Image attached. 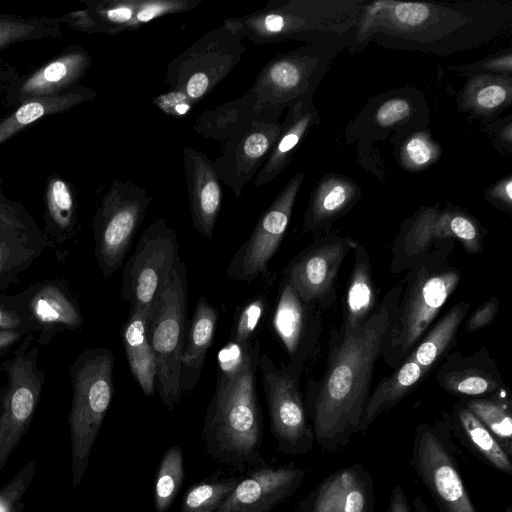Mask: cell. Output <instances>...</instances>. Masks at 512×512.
<instances>
[{
    "label": "cell",
    "mask_w": 512,
    "mask_h": 512,
    "mask_svg": "<svg viewBox=\"0 0 512 512\" xmlns=\"http://www.w3.org/2000/svg\"><path fill=\"white\" fill-rule=\"evenodd\" d=\"M38 334L37 343L48 346L55 335L76 332L83 326L80 305L63 278L30 283L15 294Z\"/></svg>",
    "instance_id": "17"
},
{
    "label": "cell",
    "mask_w": 512,
    "mask_h": 512,
    "mask_svg": "<svg viewBox=\"0 0 512 512\" xmlns=\"http://www.w3.org/2000/svg\"><path fill=\"white\" fill-rule=\"evenodd\" d=\"M260 344L233 342L218 353L217 379L202 430L206 453L217 462L243 470L262 463L263 419L256 394Z\"/></svg>",
    "instance_id": "2"
},
{
    "label": "cell",
    "mask_w": 512,
    "mask_h": 512,
    "mask_svg": "<svg viewBox=\"0 0 512 512\" xmlns=\"http://www.w3.org/2000/svg\"><path fill=\"white\" fill-rule=\"evenodd\" d=\"M282 111H272L247 123L220 143L221 155L212 163L220 181L236 197L257 175L274 146L281 131Z\"/></svg>",
    "instance_id": "16"
},
{
    "label": "cell",
    "mask_w": 512,
    "mask_h": 512,
    "mask_svg": "<svg viewBox=\"0 0 512 512\" xmlns=\"http://www.w3.org/2000/svg\"><path fill=\"white\" fill-rule=\"evenodd\" d=\"M470 303L460 301L453 305L425 333L406 359L414 361L428 375L449 353L456 341L459 328L467 316Z\"/></svg>",
    "instance_id": "33"
},
{
    "label": "cell",
    "mask_w": 512,
    "mask_h": 512,
    "mask_svg": "<svg viewBox=\"0 0 512 512\" xmlns=\"http://www.w3.org/2000/svg\"><path fill=\"white\" fill-rule=\"evenodd\" d=\"M437 223L444 240H458L470 254L483 251L484 230L468 214L457 209L439 211Z\"/></svg>",
    "instance_id": "40"
},
{
    "label": "cell",
    "mask_w": 512,
    "mask_h": 512,
    "mask_svg": "<svg viewBox=\"0 0 512 512\" xmlns=\"http://www.w3.org/2000/svg\"><path fill=\"white\" fill-rule=\"evenodd\" d=\"M150 312V309L130 308L121 329L130 371L146 396L153 394L156 381V362L149 340Z\"/></svg>",
    "instance_id": "27"
},
{
    "label": "cell",
    "mask_w": 512,
    "mask_h": 512,
    "mask_svg": "<svg viewBox=\"0 0 512 512\" xmlns=\"http://www.w3.org/2000/svg\"><path fill=\"white\" fill-rule=\"evenodd\" d=\"M183 167L195 229L211 238L222 205V182L206 154L183 148Z\"/></svg>",
    "instance_id": "22"
},
{
    "label": "cell",
    "mask_w": 512,
    "mask_h": 512,
    "mask_svg": "<svg viewBox=\"0 0 512 512\" xmlns=\"http://www.w3.org/2000/svg\"><path fill=\"white\" fill-rule=\"evenodd\" d=\"M139 0H89L86 8L96 21L99 33L115 35L134 30V16Z\"/></svg>",
    "instance_id": "41"
},
{
    "label": "cell",
    "mask_w": 512,
    "mask_h": 512,
    "mask_svg": "<svg viewBox=\"0 0 512 512\" xmlns=\"http://www.w3.org/2000/svg\"><path fill=\"white\" fill-rule=\"evenodd\" d=\"M414 505L416 512H429L427 506L419 496L414 498Z\"/></svg>",
    "instance_id": "58"
},
{
    "label": "cell",
    "mask_w": 512,
    "mask_h": 512,
    "mask_svg": "<svg viewBox=\"0 0 512 512\" xmlns=\"http://www.w3.org/2000/svg\"><path fill=\"white\" fill-rule=\"evenodd\" d=\"M16 77L14 69L0 60V92L5 91L10 82Z\"/></svg>",
    "instance_id": "57"
},
{
    "label": "cell",
    "mask_w": 512,
    "mask_h": 512,
    "mask_svg": "<svg viewBox=\"0 0 512 512\" xmlns=\"http://www.w3.org/2000/svg\"><path fill=\"white\" fill-rule=\"evenodd\" d=\"M60 24L56 17L0 15V50L20 42L57 38L62 33Z\"/></svg>",
    "instance_id": "38"
},
{
    "label": "cell",
    "mask_w": 512,
    "mask_h": 512,
    "mask_svg": "<svg viewBox=\"0 0 512 512\" xmlns=\"http://www.w3.org/2000/svg\"><path fill=\"white\" fill-rule=\"evenodd\" d=\"M354 263L343 300L341 330L361 326L378 307V292L372 278L368 251L357 242Z\"/></svg>",
    "instance_id": "28"
},
{
    "label": "cell",
    "mask_w": 512,
    "mask_h": 512,
    "mask_svg": "<svg viewBox=\"0 0 512 512\" xmlns=\"http://www.w3.org/2000/svg\"><path fill=\"white\" fill-rule=\"evenodd\" d=\"M451 432L441 419L420 423L411 464L440 512H477L460 475Z\"/></svg>",
    "instance_id": "9"
},
{
    "label": "cell",
    "mask_w": 512,
    "mask_h": 512,
    "mask_svg": "<svg viewBox=\"0 0 512 512\" xmlns=\"http://www.w3.org/2000/svg\"><path fill=\"white\" fill-rule=\"evenodd\" d=\"M258 369L278 450L290 456L306 454L315 440L300 391L303 371L288 365L278 367L264 353L260 354Z\"/></svg>",
    "instance_id": "10"
},
{
    "label": "cell",
    "mask_w": 512,
    "mask_h": 512,
    "mask_svg": "<svg viewBox=\"0 0 512 512\" xmlns=\"http://www.w3.org/2000/svg\"><path fill=\"white\" fill-rule=\"evenodd\" d=\"M154 105L171 116L184 115L195 106L184 94L172 90L155 97Z\"/></svg>",
    "instance_id": "51"
},
{
    "label": "cell",
    "mask_w": 512,
    "mask_h": 512,
    "mask_svg": "<svg viewBox=\"0 0 512 512\" xmlns=\"http://www.w3.org/2000/svg\"><path fill=\"white\" fill-rule=\"evenodd\" d=\"M184 478L183 453L180 446H170L158 467L154 485L156 512H166L179 492Z\"/></svg>",
    "instance_id": "39"
},
{
    "label": "cell",
    "mask_w": 512,
    "mask_h": 512,
    "mask_svg": "<svg viewBox=\"0 0 512 512\" xmlns=\"http://www.w3.org/2000/svg\"><path fill=\"white\" fill-rule=\"evenodd\" d=\"M323 71L324 59L315 48L278 54L263 66L249 90L236 101L251 111L284 109L310 99Z\"/></svg>",
    "instance_id": "11"
},
{
    "label": "cell",
    "mask_w": 512,
    "mask_h": 512,
    "mask_svg": "<svg viewBox=\"0 0 512 512\" xmlns=\"http://www.w3.org/2000/svg\"><path fill=\"white\" fill-rule=\"evenodd\" d=\"M239 479L205 481L192 486L185 494L179 512H214L235 488Z\"/></svg>",
    "instance_id": "42"
},
{
    "label": "cell",
    "mask_w": 512,
    "mask_h": 512,
    "mask_svg": "<svg viewBox=\"0 0 512 512\" xmlns=\"http://www.w3.org/2000/svg\"><path fill=\"white\" fill-rule=\"evenodd\" d=\"M488 199L502 209L512 208V178L507 176L497 182L489 191Z\"/></svg>",
    "instance_id": "53"
},
{
    "label": "cell",
    "mask_w": 512,
    "mask_h": 512,
    "mask_svg": "<svg viewBox=\"0 0 512 512\" xmlns=\"http://www.w3.org/2000/svg\"><path fill=\"white\" fill-rule=\"evenodd\" d=\"M317 121L318 113L310 99L299 101L288 107L287 115L281 122L280 134L256 175L255 187L270 183L288 166L296 148Z\"/></svg>",
    "instance_id": "24"
},
{
    "label": "cell",
    "mask_w": 512,
    "mask_h": 512,
    "mask_svg": "<svg viewBox=\"0 0 512 512\" xmlns=\"http://www.w3.org/2000/svg\"><path fill=\"white\" fill-rule=\"evenodd\" d=\"M474 67H479L488 72H497L501 75L505 73L507 76H510L512 71V56L511 53L497 56L474 65Z\"/></svg>",
    "instance_id": "54"
},
{
    "label": "cell",
    "mask_w": 512,
    "mask_h": 512,
    "mask_svg": "<svg viewBox=\"0 0 512 512\" xmlns=\"http://www.w3.org/2000/svg\"><path fill=\"white\" fill-rule=\"evenodd\" d=\"M115 359L109 348H87L69 367L72 402L68 415L72 487L77 488L88 467L91 451L113 394Z\"/></svg>",
    "instance_id": "4"
},
{
    "label": "cell",
    "mask_w": 512,
    "mask_h": 512,
    "mask_svg": "<svg viewBox=\"0 0 512 512\" xmlns=\"http://www.w3.org/2000/svg\"><path fill=\"white\" fill-rule=\"evenodd\" d=\"M396 297L394 286L361 326L330 333L324 372L309 380L303 396L314 440L325 450L336 451L359 433Z\"/></svg>",
    "instance_id": "1"
},
{
    "label": "cell",
    "mask_w": 512,
    "mask_h": 512,
    "mask_svg": "<svg viewBox=\"0 0 512 512\" xmlns=\"http://www.w3.org/2000/svg\"><path fill=\"white\" fill-rule=\"evenodd\" d=\"M200 2V0H139L134 16V29L161 16L192 10Z\"/></svg>",
    "instance_id": "47"
},
{
    "label": "cell",
    "mask_w": 512,
    "mask_h": 512,
    "mask_svg": "<svg viewBox=\"0 0 512 512\" xmlns=\"http://www.w3.org/2000/svg\"><path fill=\"white\" fill-rule=\"evenodd\" d=\"M357 242L347 236L329 235L300 251L284 270L301 300L318 310L329 309L336 299V282L342 263Z\"/></svg>",
    "instance_id": "14"
},
{
    "label": "cell",
    "mask_w": 512,
    "mask_h": 512,
    "mask_svg": "<svg viewBox=\"0 0 512 512\" xmlns=\"http://www.w3.org/2000/svg\"><path fill=\"white\" fill-rule=\"evenodd\" d=\"M31 333L15 347L11 358L0 362L6 375L0 387V474L27 433L40 402L45 372L38 367L39 349Z\"/></svg>",
    "instance_id": "6"
},
{
    "label": "cell",
    "mask_w": 512,
    "mask_h": 512,
    "mask_svg": "<svg viewBox=\"0 0 512 512\" xmlns=\"http://www.w3.org/2000/svg\"><path fill=\"white\" fill-rule=\"evenodd\" d=\"M388 512H411L402 487L399 485L393 488Z\"/></svg>",
    "instance_id": "56"
},
{
    "label": "cell",
    "mask_w": 512,
    "mask_h": 512,
    "mask_svg": "<svg viewBox=\"0 0 512 512\" xmlns=\"http://www.w3.org/2000/svg\"><path fill=\"white\" fill-rule=\"evenodd\" d=\"M511 96L510 76L480 73L466 84L462 105L473 112L488 115L510 104Z\"/></svg>",
    "instance_id": "37"
},
{
    "label": "cell",
    "mask_w": 512,
    "mask_h": 512,
    "mask_svg": "<svg viewBox=\"0 0 512 512\" xmlns=\"http://www.w3.org/2000/svg\"><path fill=\"white\" fill-rule=\"evenodd\" d=\"M18 329L35 333L16 295L0 293V330Z\"/></svg>",
    "instance_id": "48"
},
{
    "label": "cell",
    "mask_w": 512,
    "mask_h": 512,
    "mask_svg": "<svg viewBox=\"0 0 512 512\" xmlns=\"http://www.w3.org/2000/svg\"><path fill=\"white\" fill-rule=\"evenodd\" d=\"M412 106L404 98H391L385 101L375 113V121L381 127H390L411 114Z\"/></svg>",
    "instance_id": "49"
},
{
    "label": "cell",
    "mask_w": 512,
    "mask_h": 512,
    "mask_svg": "<svg viewBox=\"0 0 512 512\" xmlns=\"http://www.w3.org/2000/svg\"><path fill=\"white\" fill-rule=\"evenodd\" d=\"M56 18L60 23H66L75 30L84 33H99L98 25L87 8L69 12Z\"/></svg>",
    "instance_id": "52"
},
{
    "label": "cell",
    "mask_w": 512,
    "mask_h": 512,
    "mask_svg": "<svg viewBox=\"0 0 512 512\" xmlns=\"http://www.w3.org/2000/svg\"><path fill=\"white\" fill-rule=\"evenodd\" d=\"M90 65L89 52L82 46L70 45L35 70L11 81L5 90L6 102L16 107L29 100L59 95L78 86Z\"/></svg>",
    "instance_id": "19"
},
{
    "label": "cell",
    "mask_w": 512,
    "mask_h": 512,
    "mask_svg": "<svg viewBox=\"0 0 512 512\" xmlns=\"http://www.w3.org/2000/svg\"><path fill=\"white\" fill-rule=\"evenodd\" d=\"M265 311V300L256 298L244 305L236 317L230 342L245 347L255 339L254 334Z\"/></svg>",
    "instance_id": "44"
},
{
    "label": "cell",
    "mask_w": 512,
    "mask_h": 512,
    "mask_svg": "<svg viewBox=\"0 0 512 512\" xmlns=\"http://www.w3.org/2000/svg\"><path fill=\"white\" fill-rule=\"evenodd\" d=\"M373 483L359 464L326 478L313 493L309 512H373Z\"/></svg>",
    "instance_id": "23"
},
{
    "label": "cell",
    "mask_w": 512,
    "mask_h": 512,
    "mask_svg": "<svg viewBox=\"0 0 512 512\" xmlns=\"http://www.w3.org/2000/svg\"><path fill=\"white\" fill-rule=\"evenodd\" d=\"M438 213V207H425L403 224L392 243L390 270L393 274L407 271L436 243L443 241L437 226Z\"/></svg>",
    "instance_id": "25"
},
{
    "label": "cell",
    "mask_w": 512,
    "mask_h": 512,
    "mask_svg": "<svg viewBox=\"0 0 512 512\" xmlns=\"http://www.w3.org/2000/svg\"><path fill=\"white\" fill-rule=\"evenodd\" d=\"M175 231L158 218L143 231L122 272V298L130 308L152 309L180 261Z\"/></svg>",
    "instance_id": "12"
},
{
    "label": "cell",
    "mask_w": 512,
    "mask_h": 512,
    "mask_svg": "<svg viewBox=\"0 0 512 512\" xmlns=\"http://www.w3.org/2000/svg\"><path fill=\"white\" fill-rule=\"evenodd\" d=\"M358 193L355 183L340 176L324 178L315 189L303 222L304 232L330 225L353 203Z\"/></svg>",
    "instance_id": "34"
},
{
    "label": "cell",
    "mask_w": 512,
    "mask_h": 512,
    "mask_svg": "<svg viewBox=\"0 0 512 512\" xmlns=\"http://www.w3.org/2000/svg\"><path fill=\"white\" fill-rule=\"evenodd\" d=\"M305 473L294 465L259 467L238 481L214 512H269L298 489Z\"/></svg>",
    "instance_id": "20"
},
{
    "label": "cell",
    "mask_w": 512,
    "mask_h": 512,
    "mask_svg": "<svg viewBox=\"0 0 512 512\" xmlns=\"http://www.w3.org/2000/svg\"><path fill=\"white\" fill-rule=\"evenodd\" d=\"M27 238L0 222V292L17 285L19 275L41 255Z\"/></svg>",
    "instance_id": "36"
},
{
    "label": "cell",
    "mask_w": 512,
    "mask_h": 512,
    "mask_svg": "<svg viewBox=\"0 0 512 512\" xmlns=\"http://www.w3.org/2000/svg\"><path fill=\"white\" fill-rule=\"evenodd\" d=\"M303 178V172L294 175L260 216L249 238L228 264L229 278L249 283L266 272L284 238Z\"/></svg>",
    "instance_id": "15"
},
{
    "label": "cell",
    "mask_w": 512,
    "mask_h": 512,
    "mask_svg": "<svg viewBox=\"0 0 512 512\" xmlns=\"http://www.w3.org/2000/svg\"><path fill=\"white\" fill-rule=\"evenodd\" d=\"M438 386L460 398L483 397L505 389L495 360L486 348L469 355L449 352L437 366Z\"/></svg>",
    "instance_id": "21"
},
{
    "label": "cell",
    "mask_w": 512,
    "mask_h": 512,
    "mask_svg": "<svg viewBox=\"0 0 512 512\" xmlns=\"http://www.w3.org/2000/svg\"><path fill=\"white\" fill-rule=\"evenodd\" d=\"M272 326L287 352V365L303 371L321 336L320 310L303 302L290 283L283 280Z\"/></svg>",
    "instance_id": "18"
},
{
    "label": "cell",
    "mask_w": 512,
    "mask_h": 512,
    "mask_svg": "<svg viewBox=\"0 0 512 512\" xmlns=\"http://www.w3.org/2000/svg\"><path fill=\"white\" fill-rule=\"evenodd\" d=\"M45 227L43 233L49 247L59 254L73 237L77 225L76 202L70 184L59 175H52L45 188Z\"/></svg>",
    "instance_id": "30"
},
{
    "label": "cell",
    "mask_w": 512,
    "mask_h": 512,
    "mask_svg": "<svg viewBox=\"0 0 512 512\" xmlns=\"http://www.w3.org/2000/svg\"><path fill=\"white\" fill-rule=\"evenodd\" d=\"M95 97L96 92L92 88L78 85L56 96L33 99L19 104L9 115L0 118V146L39 120L68 111Z\"/></svg>",
    "instance_id": "29"
},
{
    "label": "cell",
    "mask_w": 512,
    "mask_h": 512,
    "mask_svg": "<svg viewBox=\"0 0 512 512\" xmlns=\"http://www.w3.org/2000/svg\"><path fill=\"white\" fill-rule=\"evenodd\" d=\"M188 279L181 260L150 312L149 340L156 362L155 387L172 411L182 396L181 358L185 346Z\"/></svg>",
    "instance_id": "5"
},
{
    "label": "cell",
    "mask_w": 512,
    "mask_h": 512,
    "mask_svg": "<svg viewBox=\"0 0 512 512\" xmlns=\"http://www.w3.org/2000/svg\"><path fill=\"white\" fill-rule=\"evenodd\" d=\"M218 321V312L205 295L198 300L189 327L186 345L181 358V389H191L200 375L207 351L210 348Z\"/></svg>",
    "instance_id": "31"
},
{
    "label": "cell",
    "mask_w": 512,
    "mask_h": 512,
    "mask_svg": "<svg viewBox=\"0 0 512 512\" xmlns=\"http://www.w3.org/2000/svg\"><path fill=\"white\" fill-rule=\"evenodd\" d=\"M151 200L144 187L118 179L103 197L92 227L94 255L105 279L122 265Z\"/></svg>",
    "instance_id": "8"
},
{
    "label": "cell",
    "mask_w": 512,
    "mask_h": 512,
    "mask_svg": "<svg viewBox=\"0 0 512 512\" xmlns=\"http://www.w3.org/2000/svg\"><path fill=\"white\" fill-rule=\"evenodd\" d=\"M499 311V300L496 296L489 298L477 307L465 323L467 332H476L493 323Z\"/></svg>",
    "instance_id": "50"
},
{
    "label": "cell",
    "mask_w": 512,
    "mask_h": 512,
    "mask_svg": "<svg viewBox=\"0 0 512 512\" xmlns=\"http://www.w3.org/2000/svg\"><path fill=\"white\" fill-rule=\"evenodd\" d=\"M454 242L436 243L396 285L397 297L381 349V357L393 369L422 339L461 280L450 260Z\"/></svg>",
    "instance_id": "3"
},
{
    "label": "cell",
    "mask_w": 512,
    "mask_h": 512,
    "mask_svg": "<svg viewBox=\"0 0 512 512\" xmlns=\"http://www.w3.org/2000/svg\"><path fill=\"white\" fill-rule=\"evenodd\" d=\"M243 40L224 23L204 33L168 64L169 90L196 105L237 66L246 49Z\"/></svg>",
    "instance_id": "7"
},
{
    "label": "cell",
    "mask_w": 512,
    "mask_h": 512,
    "mask_svg": "<svg viewBox=\"0 0 512 512\" xmlns=\"http://www.w3.org/2000/svg\"><path fill=\"white\" fill-rule=\"evenodd\" d=\"M442 420L451 434L486 464L506 474L512 473V462L492 433L460 402L450 412H442Z\"/></svg>",
    "instance_id": "26"
},
{
    "label": "cell",
    "mask_w": 512,
    "mask_h": 512,
    "mask_svg": "<svg viewBox=\"0 0 512 512\" xmlns=\"http://www.w3.org/2000/svg\"><path fill=\"white\" fill-rule=\"evenodd\" d=\"M31 334L25 330L4 329L0 330V353L17 346L26 335Z\"/></svg>",
    "instance_id": "55"
},
{
    "label": "cell",
    "mask_w": 512,
    "mask_h": 512,
    "mask_svg": "<svg viewBox=\"0 0 512 512\" xmlns=\"http://www.w3.org/2000/svg\"><path fill=\"white\" fill-rule=\"evenodd\" d=\"M0 177V222L27 238L41 252L49 247L43 231L22 204L7 198L2 191Z\"/></svg>",
    "instance_id": "43"
},
{
    "label": "cell",
    "mask_w": 512,
    "mask_h": 512,
    "mask_svg": "<svg viewBox=\"0 0 512 512\" xmlns=\"http://www.w3.org/2000/svg\"><path fill=\"white\" fill-rule=\"evenodd\" d=\"M459 401L492 433L505 453L512 456V401L503 389L483 397Z\"/></svg>",
    "instance_id": "35"
},
{
    "label": "cell",
    "mask_w": 512,
    "mask_h": 512,
    "mask_svg": "<svg viewBox=\"0 0 512 512\" xmlns=\"http://www.w3.org/2000/svg\"><path fill=\"white\" fill-rule=\"evenodd\" d=\"M321 3L271 0L250 14L223 19V23L254 44L309 40L313 34L342 25L326 21Z\"/></svg>",
    "instance_id": "13"
},
{
    "label": "cell",
    "mask_w": 512,
    "mask_h": 512,
    "mask_svg": "<svg viewBox=\"0 0 512 512\" xmlns=\"http://www.w3.org/2000/svg\"><path fill=\"white\" fill-rule=\"evenodd\" d=\"M426 376L418 364L405 359L370 392L360 419L359 432L366 431L381 413L394 407L416 389Z\"/></svg>",
    "instance_id": "32"
},
{
    "label": "cell",
    "mask_w": 512,
    "mask_h": 512,
    "mask_svg": "<svg viewBox=\"0 0 512 512\" xmlns=\"http://www.w3.org/2000/svg\"><path fill=\"white\" fill-rule=\"evenodd\" d=\"M35 472V461H29L0 489V512L22 511L24 505L21 499L30 486Z\"/></svg>",
    "instance_id": "46"
},
{
    "label": "cell",
    "mask_w": 512,
    "mask_h": 512,
    "mask_svg": "<svg viewBox=\"0 0 512 512\" xmlns=\"http://www.w3.org/2000/svg\"><path fill=\"white\" fill-rule=\"evenodd\" d=\"M439 155V146L424 132L412 135L402 149V161L412 170L428 167Z\"/></svg>",
    "instance_id": "45"
}]
</instances>
